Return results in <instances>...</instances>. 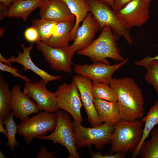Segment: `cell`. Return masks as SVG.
<instances>
[{
  "instance_id": "cell-16",
  "label": "cell",
  "mask_w": 158,
  "mask_h": 158,
  "mask_svg": "<svg viewBox=\"0 0 158 158\" xmlns=\"http://www.w3.org/2000/svg\"><path fill=\"white\" fill-rule=\"evenodd\" d=\"M39 8L40 19L57 23L75 21V16L66 4L61 0H45Z\"/></svg>"
},
{
  "instance_id": "cell-1",
  "label": "cell",
  "mask_w": 158,
  "mask_h": 158,
  "mask_svg": "<svg viewBox=\"0 0 158 158\" xmlns=\"http://www.w3.org/2000/svg\"><path fill=\"white\" fill-rule=\"evenodd\" d=\"M110 86L117 95L121 120L132 121L143 117L144 109L142 91L133 78H113Z\"/></svg>"
},
{
  "instance_id": "cell-14",
  "label": "cell",
  "mask_w": 158,
  "mask_h": 158,
  "mask_svg": "<svg viewBox=\"0 0 158 158\" xmlns=\"http://www.w3.org/2000/svg\"><path fill=\"white\" fill-rule=\"evenodd\" d=\"M99 30L97 23L92 15L88 13L78 29L72 44L69 46L70 51L74 54L91 44Z\"/></svg>"
},
{
  "instance_id": "cell-8",
  "label": "cell",
  "mask_w": 158,
  "mask_h": 158,
  "mask_svg": "<svg viewBox=\"0 0 158 158\" xmlns=\"http://www.w3.org/2000/svg\"><path fill=\"white\" fill-rule=\"evenodd\" d=\"M152 0H133L118 10L116 15L126 28L142 26L150 18L149 8Z\"/></svg>"
},
{
  "instance_id": "cell-27",
  "label": "cell",
  "mask_w": 158,
  "mask_h": 158,
  "mask_svg": "<svg viewBox=\"0 0 158 158\" xmlns=\"http://www.w3.org/2000/svg\"><path fill=\"white\" fill-rule=\"evenodd\" d=\"M92 94L94 99L117 102L118 98L115 91L110 85L105 83H93Z\"/></svg>"
},
{
  "instance_id": "cell-24",
  "label": "cell",
  "mask_w": 158,
  "mask_h": 158,
  "mask_svg": "<svg viewBox=\"0 0 158 158\" xmlns=\"http://www.w3.org/2000/svg\"><path fill=\"white\" fill-rule=\"evenodd\" d=\"M151 132L150 139L145 141L141 147L138 154L140 157L158 158V129L154 127Z\"/></svg>"
},
{
  "instance_id": "cell-25",
  "label": "cell",
  "mask_w": 158,
  "mask_h": 158,
  "mask_svg": "<svg viewBox=\"0 0 158 158\" xmlns=\"http://www.w3.org/2000/svg\"><path fill=\"white\" fill-rule=\"evenodd\" d=\"M58 23L44 19H35L32 20V26L37 30L40 41L46 44L54 34Z\"/></svg>"
},
{
  "instance_id": "cell-41",
  "label": "cell",
  "mask_w": 158,
  "mask_h": 158,
  "mask_svg": "<svg viewBox=\"0 0 158 158\" xmlns=\"http://www.w3.org/2000/svg\"><path fill=\"white\" fill-rule=\"evenodd\" d=\"M40 0L42 1H44V0Z\"/></svg>"
},
{
  "instance_id": "cell-29",
  "label": "cell",
  "mask_w": 158,
  "mask_h": 158,
  "mask_svg": "<svg viewBox=\"0 0 158 158\" xmlns=\"http://www.w3.org/2000/svg\"><path fill=\"white\" fill-rule=\"evenodd\" d=\"M0 70L4 72L10 73L14 77L21 78L24 80L25 82H31L32 80L26 76L20 75L19 73L18 69L1 62H0Z\"/></svg>"
},
{
  "instance_id": "cell-34",
  "label": "cell",
  "mask_w": 158,
  "mask_h": 158,
  "mask_svg": "<svg viewBox=\"0 0 158 158\" xmlns=\"http://www.w3.org/2000/svg\"><path fill=\"white\" fill-rule=\"evenodd\" d=\"M8 7L3 4L0 3V20L1 21L6 16H7L8 11Z\"/></svg>"
},
{
  "instance_id": "cell-6",
  "label": "cell",
  "mask_w": 158,
  "mask_h": 158,
  "mask_svg": "<svg viewBox=\"0 0 158 158\" xmlns=\"http://www.w3.org/2000/svg\"><path fill=\"white\" fill-rule=\"evenodd\" d=\"M56 112L45 111L21 122L17 125V134L23 136L29 145L33 139L40 136L47 135V132L54 130L57 122Z\"/></svg>"
},
{
  "instance_id": "cell-23",
  "label": "cell",
  "mask_w": 158,
  "mask_h": 158,
  "mask_svg": "<svg viewBox=\"0 0 158 158\" xmlns=\"http://www.w3.org/2000/svg\"><path fill=\"white\" fill-rule=\"evenodd\" d=\"M11 94L8 83L0 75V120L6 119L11 113Z\"/></svg>"
},
{
  "instance_id": "cell-20",
  "label": "cell",
  "mask_w": 158,
  "mask_h": 158,
  "mask_svg": "<svg viewBox=\"0 0 158 158\" xmlns=\"http://www.w3.org/2000/svg\"><path fill=\"white\" fill-rule=\"evenodd\" d=\"M75 23L73 21L58 23L54 34L46 44L54 48H63L69 46L71 33Z\"/></svg>"
},
{
  "instance_id": "cell-15",
  "label": "cell",
  "mask_w": 158,
  "mask_h": 158,
  "mask_svg": "<svg viewBox=\"0 0 158 158\" xmlns=\"http://www.w3.org/2000/svg\"><path fill=\"white\" fill-rule=\"evenodd\" d=\"M11 91V108L15 117L22 122L28 118L30 114L39 112L37 104L21 91L19 85L13 86Z\"/></svg>"
},
{
  "instance_id": "cell-4",
  "label": "cell",
  "mask_w": 158,
  "mask_h": 158,
  "mask_svg": "<svg viewBox=\"0 0 158 158\" xmlns=\"http://www.w3.org/2000/svg\"><path fill=\"white\" fill-rule=\"evenodd\" d=\"M77 148L90 147L94 145L100 150L106 145L111 143L115 124L104 122L101 125L85 128L74 120L73 122Z\"/></svg>"
},
{
  "instance_id": "cell-13",
  "label": "cell",
  "mask_w": 158,
  "mask_h": 158,
  "mask_svg": "<svg viewBox=\"0 0 158 158\" xmlns=\"http://www.w3.org/2000/svg\"><path fill=\"white\" fill-rule=\"evenodd\" d=\"M73 81L79 91L88 122L92 127L101 125L103 122L96 112L93 103L92 81L87 77L78 74L73 76Z\"/></svg>"
},
{
  "instance_id": "cell-36",
  "label": "cell",
  "mask_w": 158,
  "mask_h": 158,
  "mask_svg": "<svg viewBox=\"0 0 158 158\" xmlns=\"http://www.w3.org/2000/svg\"><path fill=\"white\" fill-rule=\"evenodd\" d=\"M0 62L10 66H12V63L9 61L8 59H6L1 53H0Z\"/></svg>"
},
{
  "instance_id": "cell-35",
  "label": "cell",
  "mask_w": 158,
  "mask_h": 158,
  "mask_svg": "<svg viewBox=\"0 0 158 158\" xmlns=\"http://www.w3.org/2000/svg\"><path fill=\"white\" fill-rule=\"evenodd\" d=\"M4 125L2 121L0 120V132L4 134L7 138L8 136L6 128L4 127Z\"/></svg>"
},
{
  "instance_id": "cell-17",
  "label": "cell",
  "mask_w": 158,
  "mask_h": 158,
  "mask_svg": "<svg viewBox=\"0 0 158 158\" xmlns=\"http://www.w3.org/2000/svg\"><path fill=\"white\" fill-rule=\"evenodd\" d=\"M23 50V52L17 51L18 56H11L8 59L12 63H16L21 65L23 68V71L30 70L40 77L45 82L46 85L49 82L59 80L61 77L59 75L54 76L48 73L47 72L41 69L37 66L33 62L30 56L31 51L33 48L32 44L26 47L23 44H21Z\"/></svg>"
},
{
  "instance_id": "cell-31",
  "label": "cell",
  "mask_w": 158,
  "mask_h": 158,
  "mask_svg": "<svg viewBox=\"0 0 158 158\" xmlns=\"http://www.w3.org/2000/svg\"><path fill=\"white\" fill-rule=\"evenodd\" d=\"M91 157L93 158H123L125 157V154L121 152H117L114 154L108 153L104 155L100 152L93 153L90 152Z\"/></svg>"
},
{
  "instance_id": "cell-19",
  "label": "cell",
  "mask_w": 158,
  "mask_h": 158,
  "mask_svg": "<svg viewBox=\"0 0 158 158\" xmlns=\"http://www.w3.org/2000/svg\"><path fill=\"white\" fill-rule=\"evenodd\" d=\"M43 1L40 0H14L8 7L7 17L20 18L25 22L31 12L39 7Z\"/></svg>"
},
{
  "instance_id": "cell-21",
  "label": "cell",
  "mask_w": 158,
  "mask_h": 158,
  "mask_svg": "<svg viewBox=\"0 0 158 158\" xmlns=\"http://www.w3.org/2000/svg\"><path fill=\"white\" fill-rule=\"evenodd\" d=\"M61 0L66 4L76 18V21L70 34V41H72L75 37L80 23L90 11L89 7L86 0Z\"/></svg>"
},
{
  "instance_id": "cell-12",
  "label": "cell",
  "mask_w": 158,
  "mask_h": 158,
  "mask_svg": "<svg viewBox=\"0 0 158 158\" xmlns=\"http://www.w3.org/2000/svg\"><path fill=\"white\" fill-rule=\"evenodd\" d=\"M128 58L119 63L113 65L102 63H95L91 65H75L73 70L78 74L87 77L93 83H101L110 85L113 74L119 68L127 63Z\"/></svg>"
},
{
  "instance_id": "cell-28",
  "label": "cell",
  "mask_w": 158,
  "mask_h": 158,
  "mask_svg": "<svg viewBox=\"0 0 158 158\" xmlns=\"http://www.w3.org/2000/svg\"><path fill=\"white\" fill-rule=\"evenodd\" d=\"M14 116L13 112L11 111L7 118L2 121L3 123L6 126L8 133V140L6 146L10 147L12 153L14 152L15 147H20L16 138L17 125L14 120Z\"/></svg>"
},
{
  "instance_id": "cell-10",
  "label": "cell",
  "mask_w": 158,
  "mask_h": 158,
  "mask_svg": "<svg viewBox=\"0 0 158 158\" xmlns=\"http://www.w3.org/2000/svg\"><path fill=\"white\" fill-rule=\"evenodd\" d=\"M46 85L42 79L34 82H25L23 92L35 101L40 111L56 112L59 109L57 98L55 92L47 89Z\"/></svg>"
},
{
  "instance_id": "cell-18",
  "label": "cell",
  "mask_w": 158,
  "mask_h": 158,
  "mask_svg": "<svg viewBox=\"0 0 158 158\" xmlns=\"http://www.w3.org/2000/svg\"><path fill=\"white\" fill-rule=\"evenodd\" d=\"M93 103L96 112L102 122L115 124L121 120L117 101L94 99Z\"/></svg>"
},
{
  "instance_id": "cell-40",
  "label": "cell",
  "mask_w": 158,
  "mask_h": 158,
  "mask_svg": "<svg viewBox=\"0 0 158 158\" xmlns=\"http://www.w3.org/2000/svg\"><path fill=\"white\" fill-rule=\"evenodd\" d=\"M0 158H6L7 157L4 154L2 151L0 150Z\"/></svg>"
},
{
  "instance_id": "cell-33",
  "label": "cell",
  "mask_w": 158,
  "mask_h": 158,
  "mask_svg": "<svg viewBox=\"0 0 158 158\" xmlns=\"http://www.w3.org/2000/svg\"><path fill=\"white\" fill-rule=\"evenodd\" d=\"M133 0H113V5L112 9L116 13L124 7Z\"/></svg>"
},
{
  "instance_id": "cell-11",
  "label": "cell",
  "mask_w": 158,
  "mask_h": 158,
  "mask_svg": "<svg viewBox=\"0 0 158 158\" xmlns=\"http://www.w3.org/2000/svg\"><path fill=\"white\" fill-rule=\"evenodd\" d=\"M36 46L52 69L68 73H72L71 67L74 54L70 51L69 46L63 48L53 47L41 41L36 42Z\"/></svg>"
},
{
  "instance_id": "cell-30",
  "label": "cell",
  "mask_w": 158,
  "mask_h": 158,
  "mask_svg": "<svg viewBox=\"0 0 158 158\" xmlns=\"http://www.w3.org/2000/svg\"><path fill=\"white\" fill-rule=\"evenodd\" d=\"M24 37L28 42L36 43L40 40V36L37 30L33 26L28 28L25 31Z\"/></svg>"
},
{
  "instance_id": "cell-39",
  "label": "cell",
  "mask_w": 158,
  "mask_h": 158,
  "mask_svg": "<svg viewBox=\"0 0 158 158\" xmlns=\"http://www.w3.org/2000/svg\"><path fill=\"white\" fill-rule=\"evenodd\" d=\"M143 61H147L151 60H156L158 61V55L155 56L153 57H150L149 55L142 59Z\"/></svg>"
},
{
  "instance_id": "cell-22",
  "label": "cell",
  "mask_w": 158,
  "mask_h": 158,
  "mask_svg": "<svg viewBox=\"0 0 158 158\" xmlns=\"http://www.w3.org/2000/svg\"><path fill=\"white\" fill-rule=\"evenodd\" d=\"M145 123L142 135L140 142L136 149L133 153L132 158H136L138 156L141 147L153 128L158 125V100L152 106L147 115L142 118Z\"/></svg>"
},
{
  "instance_id": "cell-38",
  "label": "cell",
  "mask_w": 158,
  "mask_h": 158,
  "mask_svg": "<svg viewBox=\"0 0 158 158\" xmlns=\"http://www.w3.org/2000/svg\"><path fill=\"white\" fill-rule=\"evenodd\" d=\"M14 0H0V2L4 6L8 7Z\"/></svg>"
},
{
  "instance_id": "cell-5",
  "label": "cell",
  "mask_w": 158,
  "mask_h": 158,
  "mask_svg": "<svg viewBox=\"0 0 158 158\" xmlns=\"http://www.w3.org/2000/svg\"><path fill=\"white\" fill-rule=\"evenodd\" d=\"M56 113L57 122L54 132L48 135L39 136L37 138L61 144L68 150V158H80L77 150L73 122L68 113L59 109Z\"/></svg>"
},
{
  "instance_id": "cell-3",
  "label": "cell",
  "mask_w": 158,
  "mask_h": 158,
  "mask_svg": "<svg viewBox=\"0 0 158 158\" xmlns=\"http://www.w3.org/2000/svg\"><path fill=\"white\" fill-rule=\"evenodd\" d=\"M144 123L142 118L132 121L121 120L116 123L111 137V147L109 153H133L141 140Z\"/></svg>"
},
{
  "instance_id": "cell-32",
  "label": "cell",
  "mask_w": 158,
  "mask_h": 158,
  "mask_svg": "<svg viewBox=\"0 0 158 158\" xmlns=\"http://www.w3.org/2000/svg\"><path fill=\"white\" fill-rule=\"evenodd\" d=\"M55 151L50 152L47 150L44 146L42 147L38 150L36 158H55L56 156L54 155Z\"/></svg>"
},
{
  "instance_id": "cell-37",
  "label": "cell",
  "mask_w": 158,
  "mask_h": 158,
  "mask_svg": "<svg viewBox=\"0 0 158 158\" xmlns=\"http://www.w3.org/2000/svg\"><path fill=\"white\" fill-rule=\"evenodd\" d=\"M100 2L109 5L112 8L113 7V0H98Z\"/></svg>"
},
{
  "instance_id": "cell-2",
  "label": "cell",
  "mask_w": 158,
  "mask_h": 158,
  "mask_svg": "<svg viewBox=\"0 0 158 158\" xmlns=\"http://www.w3.org/2000/svg\"><path fill=\"white\" fill-rule=\"evenodd\" d=\"M100 35L86 48L78 51L77 54L87 56L95 63L110 65L107 58L122 61L124 59L121 54L117 42L120 37L115 34L109 27L104 28Z\"/></svg>"
},
{
  "instance_id": "cell-7",
  "label": "cell",
  "mask_w": 158,
  "mask_h": 158,
  "mask_svg": "<svg viewBox=\"0 0 158 158\" xmlns=\"http://www.w3.org/2000/svg\"><path fill=\"white\" fill-rule=\"evenodd\" d=\"M86 0L90 11L97 23L99 30L109 27L115 34L120 37L123 36L128 44L131 45L133 43L130 29L123 25L109 6L98 0Z\"/></svg>"
},
{
  "instance_id": "cell-9",
  "label": "cell",
  "mask_w": 158,
  "mask_h": 158,
  "mask_svg": "<svg viewBox=\"0 0 158 158\" xmlns=\"http://www.w3.org/2000/svg\"><path fill=\"white\" fill-rule=\"evenodd\" d=\"M59 109L71 114L74 121L82 124L83 122L81 109L83 105L78 90L74 83H65L59 85L55 92Z\"/></svg>"
},
{
  "instance_id": "cell-26",
  "label": "cell",
  "mask_w": 158,
  "mask_h": 158,
  "mask_svg": "<svg viewBox=\"0 0 158 158\" xmlns=\"http://www.w3.org/2000/svg\"><path fill=\"white\" fill-rule=\"evenodd\" d=\"M136 66H144L146 69L145 80L148 84L153 85L158 94V61L151 60L145 61L141 59L135 62Z\"/></svg>"
}]
</instances>
